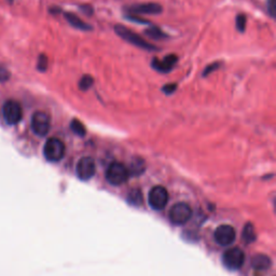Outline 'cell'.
Wrapping results in <instances>:
<instances>
[{
  "label": "cell",
  "instance_id": "6da1fadb",
  "mask_svg": "<svg viewBox=\"0 0 276 276\" xmlns=\"http://www.w3.org/2000/svg\"><path fill=\"white\" fill-rule=\"evenodd\" d=\"M114 32L123 40L130 43V45H133L137 48H141V49H144L146 51H157L158 50L157 47H155L154 45H151V43H149L148 41L143 39L140 35H137L133 31L128 30V28L125 26L115 25Z\"/></svg>",
  "mask_w": 276,
  "mask_h": 276
},
{
  "label": "cell",
  "instance_id": "7a4b0ae2",
  "mask_svg": "<svg viewBox=\"0 0 276 276\" xmlns=\"http://www.w3.org/2000/svg\"><path fill=\"white\" fill-rule=\"evenodd\" d=\"M66 147L64 143L56 137H51L43 147V156L49 162H59L64 158Z\"/></svg>",
  "mask_w": 276,
  "mask_h": 276
},
{
  "label": "cell",
  "instance_id": "3957f363",
  "mask_svg": "<svg viewBox=\"0 0 276 276\" xmlns=\"http://www.w3.org/2000/svg\"><path fill=\"white\" fill-rule=\"evenodd\" d=\"M129 177L128 169L124 164L113 162L108 166L106 171V179L112 186H120L125 183Z\"/></svg>",
  "mask_w": 276,
  "mask_h": 276
},
{
  "label": "cell",
  "instance_id": "277c9868",
  "mask_svg": "<svg viewBox=\"0 0 276 276\" xmlns=\"http://www.w3.org/2000/svg\"><path fill=\"white\" fill-rule=\"evenodd\" d=\"M245 253L238 247L230 248L223 252L222 264L230 271H237L244 264Z\"/></svg>",
  "mask_w": 276,
  "mask_h": 276
},
{
  "label": "cell",
  "instance_id": "5b68a950",
  "mask_svg": "<svg viewBox=\"0 0 276 276\" xmlns=\"http://www.w3.org/2000/svg\"><path fill=\"white\" fill-rule=\"evenodd\" d=\"M169 217L172 223L176 224V226H181V224H185L190 220V218L192 217V209L187 203H177L171 208Z\"/></svg>",
  "mask_w": 276,
  "mask_h": 276
},
{
  "label": "cell",
  "instance_id": "8992f818",
  "mask_svg": "<svg viewBox=\"0 0 276 276\" xmlns=\"http://www.w3.org/2000/svg\"><path fill=\"white\" fill-rule=\"evenodd\" d=\"M169 202V192L162 186H156L148 194V203L152 209L162 210Z\"/></svg>",
  "mask_w": 276,
  "mask_h": 276
},
{
  "label": "cell",
  "instance_id": "52a82bcc",
  "mask_svg": "<svg viewBox=\"0 0 276 276\" xmlns=\"http://www.w3.org/2000/svg\"><path fill=\"white\" fill-rule=\"evenodd\" d=\"M31 127L35 135L39 137L46 136L51 128V119L49 114L43 111H37L33 114Z\"/></svg>",
  "mask_w": 276,
  "mask_h": 276
},
{
  "label": "cell",
  "instance_id": "ba28073f",
  "mask_svg": "<svg viewBox=\"0 0 276 276\" xmlns=\"http://www.w3.org/2000/svg\"><path fill=\"white\" fill-rule=\"evenodd\" d=\"M3 113L6 122L10 125H16L23 118L22 106L17 100H7L3 107Z\"/></svg>",
  "mask_w": 276,
  "mask_h": 276
},
{
  "label": "cell",
  "instance_id": "9c48e42d",
  "mask_svg": "<svg viewBox=\"0 0 276 276\" xmlns=\"http://www.w3.org/2000/svg\"><path fill=\"white\" fill-rule=\"evenodd\" d=\"M95 172L96 165L92 158L84 157L79 160V162L76 166V174L80 180H90L94 175H95Z\"/></svg>",
  "mask_w": 276,
  "mask_h": 276
},
{
  "label": "cell",
  "instance_id": "30bf717a",
  "mask_svg": "<svg viewBox=\"0 0 276 276\" xmlns=\"http://www.w3.org/2000/svg\"><path fill=\"white\" fill-rule=\"evenodd\" d=\"M214 237L216 243L220 246H229L235 241L236 233L233 227L229 224H221L216 229Z\"/></svg>",
  "mask_w": 276,
  "mask_h": 276
},
{
  "label": "cell",
  "instance_id": "8fae6325",
  "mask_svg": "<svg viewBox=\"0 0 276 276\" xmlns=\"http://www.w3.org/2000/svg\"><path fill=\"white\" fill-rule=\"evenodd\" d=\"M178 61V57L175 54H169L166 55L163 60L154 59L151 62V66L154 69H156L159 72H162V74H168L170 72Z\"/></svg>",
  "mask_w": 276,
  "mask_h": 276
},
{
  "label": "cell",
  "instance_id": "7c38bea8",
  "mask_svg": "<svg viewBox=\"0 0 276 276\" xmlns=\"http://www.w3.org/2000/svg\"><path fill=\"white\" fill-rule=\"evenodd\" d=\"M126 11L135 14V16H138V14H160L163 11V8L159 4L147 3L130 6L126 8Z\"/></svg>",
  "mask_w": 276,
  "mask_h": 276
},
{
  "label": "cell",
  "instance_id": "4fadbf2b",
  "mask_svg": "<svg viewBox=\"0 0 276 276\" xmlns=\"http://www.w3.org/2000/svg\"><path fill=\"white\" fill-rule=\"evenodd\" d=\"M65 19L67 20V22L72 27L77 28V30L84 31V32L92 31V26H90L89 24H86L85 22H83L81 19H79L76 16V14H74V13L66 12V13H65Z\"/></svg>",
  "mask_w": 276,
  "mask_h": 276
},
{
  "label": "cell",
  "instance_id": "5bb4252c",
  "mask_svg": "<svg viewBox=\"0 0 276 276\" xmlns=\"http://www.w3.org/2000/svg\"><path fill=\"white\" fill-rule=\"evenodd\" d=\"M270 265H271L270 258L264 256V255L256 256L252 260V266L255 267L256 270H259V271L266 270V268L270 267Z\"/></svg>",
  "mask_w": 276,
  "mask_h": 276
},
{
  "label": "cell",
  "instance_id": "9a60e30c",
  "mask_svg": "<svg viewBox=\"0 0 276 276\" xmlns=\"http://www.w3.org/2000/svg\"><path fill=\"white\" fill-rule=\"evenodd\" d=\"M127 202L133 206H141L144 202L142 191L138 190V189H134L133 191H130L127 195Z\"/></svg>",
  "mask_w": 276,
  "mask_h": 276
},
{
  "label": "cell",
  "instance_id": "2e32d148",
  "mask_svg": "<svg viewBox=\"0 0 276 276\" xmlns=\"http://www.w3.org/2000/svg\"><path fill=\"white\" fill-rule=\"evenodd\" d=\"M145 35H146L148 38L156 39V40H161L163 38H166V35L160 30L159 27H155V26L147 28V30L145 31Z\"/></svg>",
  "mask_w": 276,
  "mask_h": 276
},
{
  "label": "cell",
  "instance_id": "e0dca14e",
  "mask_svg": "<svg viewBox=\"0 0 276 276\" xmlns=\"http://www.w3.org/2000/svg\"><path fill=\"white\" fill-rule=\"evenodd\" d=\"M70 128H71L72 132H74L76 135H78L80 137H83L86 133V129L83 125V123L80 120H78V119H74L71 121Z\"/></svg>",
  "mask_w": 276,
  "mask_h": 276
},
{
  "label": "cell",
  "instance_id": "ac0fdd59",
  "mask_svg": "<svg viewBox=\"0 0 276 276\" xmlns=\"http://www.w3.org/2000/svg\"><path fill=\"white\" fill-rule=\"evenodd\" d=\"M244 238L247 243H251L256 239L255 229H253L251 223H247V226L244 229Z\"/></svg>",
  "mask_w": 276,
  "mask_h": 276
},
{
  "label": "cell",
  "instance_id": "d6986e66",
  "mask_svg": "<svg viewBox=\"0 0 276 276\" xmlns=\"http://www.w3.org/2000/svg\"><path fill=\"white\" fill-rule=\"evenodd\" d=\"M93 82H94L93 77L90 75H85L79 81V88L82 91H88L93 85Z\"/></svg>",
  "mask_w": 276,
  "mask_h": 276
},
{
  "label": "cell",
  "instance_id": "ffe728a7",
  "mask_svg": "<svg viewBox=\"0 0 276 276\" xmlns=\"http://www.w3.org/2000/svg\"><path fill=\"white\" fill-rule=\"evenodd\" d=\"M246 17L244 14H238L236 18V28L238 30L239 33H244L245 28H246Z\"/></svg>",
  "mask_w": 276,
  "mask_h": 276
},
{
  "label": "cell",
  "instance_id": "44dd1931",
  "mask_svg": "<svg viewBox=\"0 0 276 276\" xmlns=\"http://www.w3.org/2000/svg\"><path fill=\"white\" fill-rule=\"evenodd\" d=\"M10 78V72L7 69L5 65L0 64V82H6L8 81Z\"/></svg>",
  "mask_w": 276,
  "mask_h": 276
},
{
  "label": "cell",
  "instance_id": "7402d4cb",
  "mask_svg": "<svg viewBox=\"0 0 276 276\" xmlns=\"http://www.w3.org/2000/svg\"><path fill=\"white\" fill-rule=\"evenodd\" d=\"M177 89V84L175 83H169V84H165L163 88H162V91L163 93L165 94H168V95H170V94H173V93H175Z\"/></svg>",
  "mask_w": 276,
  "mask_h": 276
},
{
  "label": "cell",
  "instance_id": "603a6c76",
  "mask_svg": "<svg viewBox=\"0 0 276 276\" xmlns=\"http://www.w3.org/2000/svg\"><path fill=\"white\" fill-rule=\"evenodd\" d=\"M48 67V59L46 55H40L38 61V69L41 71H45Z\"/></svg>",
  "mask_w": 276,
  "mask_h": 276
},
{
  "label": "cell",
  "instance_id": "cb8c5ba5",
  "mask_svg": "<svg viewBox=\"0 0 276 276\" xmlns=\"http://www.w3.org/2000/svg\"><path fill=\"white\" fill-rule=\"evenodd\" d=\"M218 67H219V63H214V64L208 65V66L204 69V71H203V76L206 77V76L210 75V74H212V72H213L214 70H216Z\"/></svg>",
  "mask_w": 276,
  "mask_h": 276
},
{
  "label": "cell",
  "instance_id": "d4e9b609",
  "mask_svg": "<svg viewBox=\"0 0 276 276\" xmlns=\"http://www.w3.org/2000/svg\"><path fill=\"white\" fill-rule=\"evenodd\" d=\"M267 9L271 16L274 18L276 13V0H268L267 2Z\"/></svg>",
  "mask_w": 276,
  "mask_h": 276
},
{
  "label": "cell",
  "instance_id": "484cf974",
  "mask_svg": "<svg viewBox=\"0 0 276 276\" xmlns=\"http://www.w3.org/2000/svg\"><path fill=\"white\" fill-rule=\"evenodd\" d=\"M126 19L129 20V21H133L134 23H138V24H148V21L143 20V19H141V18H137V17L129 16V17H127Z\"/></svg>",
  "mask_w": 276,
  "mask_h": 276
},
{
  "label": "cell",
  "instance_id": "4316f807",
  "mask_svg": "<svg viewBox=\"0 0 276 276\" xmlns=\"http://www.w3.org/2000/svg\"><path fill=\"white\" fill-rule=\"evenodd\" d=\"M10 2H12V0H10Z\"/></svg>",
  "mask_w": 276,
  "mask_h": 276
}]
</instances>
